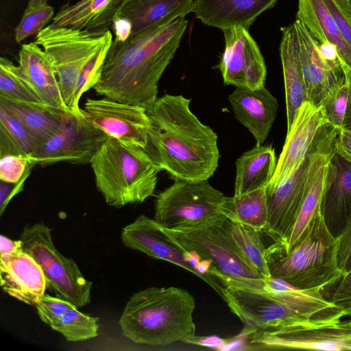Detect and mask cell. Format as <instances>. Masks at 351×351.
Returning <instances> with one entry per match:
<instances>
[{"instance_id":"obj_1","label":"cell","mask_w":351,"mask_h":351,"mask_svg":"<svg viewBox=\"0 0 351 351\" xmlns=\"http://www.w3.org/2000/svg\"><path fill=\"white\" fill-rule=\"evenodd\" d=\"M188 25L185 17L162 21L114 40L101 74L93 88L101 96L150 108L158 99L159 81L171 62Z\"/></svg>"},{"instance_id":"obj_2","label":"cell","mask_w":351,"mask_h":351,"mask_svg":"<svg viewBox=\"0 0 351 351\" xmlns=\"http://www.w3.org/2000/svg\"><path fill=\"white\" fill-rule=\"evenodd\" d=\"M191 101L182 95L165 94L147 109L148 147L160 170L174 180H208L219 165L218 136L192 112Z\"/></svg>"},{"instance_id":"obj_3","label":"cell","mask_w":351,"mask_h":351,"mask_svg":"<svg viewBox=\"0 0 351 351\" xmlns=\"http://www.w3.org/2000/svg\"><path fill=\"white\" fill-rule=\"evenodd\" d=\"M195 298L177 287H149L134 293L119 320L122 334L135 343L165 346L195 335Z\"/></svg>"},{"instance_id":"obj_4","label":"cell","mask_w":351,"mask_h":351,"mask_svg":"<svg viewBox=\"0 0 351 351\" xmlns=\"http://www.w3.org/2000/svg\"><path fill=\"white\" fill-rule=\"evenodd\" d=\"M106 203L121 208L153 195L160 169L150 153L108 136L90 162Z\"/></svg>"},{"instance_id":"obj_5","label":"cell","mask_w":351,"mask_h":351,"mask_svg":"<svg viewBox=\"0 0 351 351\" xmlns=\"http://www.w3.org/2000/svg\"><path fill=\"white\" fill-rule=\"evenodd\" d=\"M337 239L330 232L321 213L304 238L290 251L274 242L266 247L271 276L302 289H321L338 283L343 274L337 261Z\"/></svg>"},{"instance_id":"obj_6","label":"cell","mask_w":351,"mask_h":351,"mask_svg":"<svg viewBox=\"0 0 351 351\" xmlns=\"http://www.w3.org/2000/svg\"><path fill=\"white\" fill-rule=\"evenodd\" d=\"M110 38L112 34L110 29L93 32L51 24L36 36L35 42L53 61L64 100L74 113H82L75 97L83 68Z\"/></svg>"},{"instance_id":"obj_7","label":"cell","mask_w":351,"mask_h":351,"mask_svg":"<svg viewBox=\"0 0 351 351\" xmlns=\"http://www.w3.org/2000/svg\"><path fill=\"white\" fill-rule=\"evenodd\" d=\"M226 219L221 215L196 223L163 228L177 243L195 252L202 259L210 261L224 275L245 286L261 289L265 278L237 250L225 227Z\"/></svg>"},{"instance_id":"obj_8","label":"cell","mask_w":351,"mask_h":351,"mask_svg":"<svg viewBox=\"0 0 351 351\" xmlns=\"http://www.w3.org/2000/svg\"><path fill=\"white\" fill-rule=\"evenodd\" d=\"M339 130L325 123L308 153L292 173L274 186H266L268 219L263 231L274 242L284 243L295 223L318 155L335 147Z\"/></svg>"},{"instance_id":"obj_9","label":"cell","mask_w":351,"mask_h":351,"mask_svg":"<svg viewBox=\"0 0 351 351\" xmlns=\"http://www.w3.org/2000/svg\"><path fill=\"white\" fill-rule=\"evenodd\" d=\"M23 251L40 266L47 285L56 296L77 308L90 302L93 282L84 278L77 263L56 247L51 229L42 222L27 225L20 236Z\"/></svg>"},{"instance_id":"obj_10","label":"cell","mask_w":351,"mask_h":351,"mask_svg":"<svg viewBox=\"0 0 351 351\" xmlns=\"http://www.w3.org/2000/svg\"><path fill=\"white\" fill-rule=\"evenodd\" d=\"M224 196L208 180H175L156 197L154 219L166 228L214 219L222 215L218 206Z\"/></svg>"},{"instance_id":"obj_11","label":"cell","mask_w":351,"mask_h":351,"mask_svg":"<svg viewBox=\"0 0 351 351\" xmlns=\"http://www.w3.org/2000/svg\"><path fill=\"white\" fill-rule=\"evenodd\" d=\"M108 136L86 119L82 110L81 114L66 112L57 132L29 158L42 167L62 162L90 163Z\"/></svg>"},{"instance_id":"obj_12","label":"cell","mask_w":351,"mask_h":351,"mask_svg":"<svg viewBox=\"0 0 351 351\" xmlns=\"http://www.w3.org/2000/svg\"><path fill=\"white\" fill-rule=\"evenodd\" d=\"M251 344L267 349L351 351V319L252 330Z\"/></svg>"},{"instance_id":"obj_13","label":"cell","mask_w":351,"mask_h":351,"mask_svg":"<svg viewBox=\"0 0 351 351\" xmlns=\"http://www.w3.org/2000/svg\"><path fill=\"white\" fill-rule=\"evenodd\" d=\"M293 23L298 36L307 100L318 106L332 89L346 82V67L336 47L319 43L298 19Z\"/></svg>"},{"instance_id":"obj_14","label":"cell","mask_w":351,"mask_h":351,"mask_svg":"<svg viewBox=\"0 0 351 351\" xmlns=\"http://www.w3.org/2000/svg\"><path fill=\"white\" fill-rule=\"evenodd\" d=\"M82 110L86 119L108 136L147 148L151 121L145 108L104 97L88 98Z\"/></svg>"},{"instance_id":"obj_15","label":"cell","mask_w":351,"mask_h":351,"mask_svg":"<svg viewBox=\"0 0 351 351\" xmlns=\"http://www.w3.org/2000/svg\"><path fill=\"white\" fill-rule=\"evenodd\" d=\"M222 32L225 49L218 68L224 84L252 90L265 86V60L248 29L235 26Z\"/></svg>"},{"instance_id":"obj_16","label":"cell","mask_w":351,"mask_h":351,"mask_svg":"<svg viewBox=\"0 0 351 351\" xmlns=\"http://www.w3.org/2000/svg\"><path fill=\"white\" fill-rule=\"evenodd\" d=\"M328 123L322 106L308 100L300 107L277 161L275 173L267 186H274L302 163L320 128Z\"/></svg>"},{"instance_id":"obj_17","label":"cell","mask_w":351,"mask_h":351,"mask_svg":"<svg viewBox=\"0 0 351 351\" xmlns=\"http://www.w3.org/2000/svg\"><path fill=\"white\" fill-rule=\"evenodd\" d=\"M13 68L43 104L62 112L71 111L64 100L51 57L35 41L21 46L19 64Z\"/></svg>"},{"instance_id":"obj_18","label":"cell","mask_w":351,"mask_h":351,"mask_svg":"<svg viewBox=\"0 0 351 351\" xmlns=\"http://www.w3.org/2000/svg\"><path fill=\"white\" fill-rule=\"evenodd\" d=\"M121 239L128 248L175 264L201 279L196 269L186 261L187 250L173 241L154 218L139 215L123 228Z\"/></svg>"},{"instance_id":"obj_19","label":"cell","mask_w":351,"mask_h":351,"mask_svg":"<svg viewBox=\"0 0 351 351\" xmlns=\"http://www.w3.org/2000/svg\"><path fill=\"white\" fill-rule=\"evenodd\" d=\"M321 214L336 238L351 215V162L335 148L327 165Z\"/></svg>"},{"instance_id":"obj_20","label":"cell","mask_w":351,"mask_h":351,"mask_svg":"<svg viewBox=\"0 0 351 351\" xmlns=\"http://www.w3.org/2000/svg\"><path fill=\"white\" fill-rule=\"evenodd\" d=\"M236 119L252 134L256 145L267 139L277 116L278 102L265 87H236L228 96Z\"/></svg>"},{"instance_id":"obj_21","label":"cell","mask_w":351,"mask_h":351,"mask_svg":"<svg viewBox=\"0 0 351 351\" xmlns=\"http://www.w3.org/2000/svg\"><path fill=\"white\" fill-rule=\"evenodd\" d=\"M0 282L8 295L32 306L47 287L40 266L24 251L0 256Z\"/></svg>"},{"instance_id":"obj_22","label":"cell","mask_w":351,"mask_h":351,"mask_svg":"<svg viewBox=\"0 0 351 351\" xmlns=\"http://www.w3.org/2000/svg\"><path fill=\"white\" fill-rule=\"evenodd\" d=\"M278 0H195L193 12L204 24L221 30L235 26L247 29Z\"/></svg>"},{"instance_id":"obj_23","label":"cell","mask_w":351,"mask_h":351,"mask_svg":"<svg viewBox=\"0 0 351 351\" xmlns=\"http://www.w3.org/2000/svg\"><path fill=\"white\" fill-rule=\"evenodd\" d=\"M126 0H80L63 5L54 15L51 25L93 32L112 27L114 18Z\"/></svg>"},{"instance_id":"obj_24","label":"cell","mask_w":351,"mask_h":351,"mask_svg":"<svg viewBox=\"0 0 351 351\" xmlns=\"http://www.w3.org/2000/svg\"><path fill=\"white\" fill-rule=\"evenodd\" d=\"M280 45L287 109V130L302 104L307 100L300 56L298 36L294 23L281 29Z\"/></svg>"},{"instance_id":"obj_25","label":"cell","mask_w":351,"mask_h":351,"mask_svg":"<svg viewBox=\"0 0 351 351\" xmlns=\"http://www.w3.org/2000/svg\"><path fill=\"white\" fill-rule=\"evenodd\" d=\"M194 8L195 0H126L114 19L128 21L133 34L165 20L185 17Z\"/></svg>"},{"instance_id":"obj_26","label":"cell","mask_w":351,"mask_h":351,"mask_svg":"<svg viewBox=\"0 0 351 351\" xmlns=\"http://www.w3.org/2000/svg\"><path fill=\"white\" fill-rule=\"evenodd\" d=\"M335 148L321 152L317 158L295 223L284 243H280L287 252L304 238L314 219L321 213L327 165Z\"/></svg>"},{"instance_id":"obj_27","label":"cell","mask_w":351,"mask_h":351,"mask_svg":"<svg viewBox=\"0 0 351 351\" xmlns=\"http://www.w3.org/2000/svg\"><path fill=\"white\" fill-rule=\"evenodd\" d=\"M277 161L271 145H256L235 162L234 195L266 187L276 171Z\"/></svg>"},{"instance_id":"obj_28","label":"cell","mask_w":351,"mask_h":351,"mask_svg":"<svg viewBox=\"0 0 351 351\" xmlns=\"http://www.w3.org/2000/svg\"><path fill=\"white\" fill-rule=\"evenodd\" d=\"M0 107L18 119L33 138L37 150L58 130L64 114L42 103H26L0 97Z\"/></svg>"},{"instance_id":"obj_29","label":"cell","mask_w":351,"mask_h":351,"mask_svg":"<svg viewBox=\"0 0 351 351\" xmlns=\"http://www.w3.org/2000/svg\"><path fill=\"white\" fill-rule=\"evenodd\" d=\"M296 16L319 43L336 47L346 69H351V50L323 0H299Z\"/></svg>"},{"instance_id":"obj_30","label":"cell","mask_w":351,"mask_h":351,"mask_svg":"<svg viewBox=\"0 0 351 351\" xmlns=\"http://www.w3.org/2000/svg\"><path fill=\"white\" fill-rule=\"evenodd\" d=\"M218 211L232 222L263 232L268 219L266 187L240 195L224 196Z\"/></svg>"},{"instance_id":"obj_31","label":"cell","mask_w":351,"mask_h":351,"mask_svg":"<svg viewBox=\"0 0 351 351\" xmlns=\"http://www.w3.org/2000/svg\"><path fill=\"white\" fill-rule=\"evenodd\" d=\"M224 225L240 254L263 278L270 277L265 258L266 247L261 239V232L228 219H225Z\"/></svg>"},{"instance_id":"obj_32","label":"cell","mask_w":351,"mask_h":351,"mask_svg":"<svg viewBox=\"0 0 351 351\" xmlns=\"http://www.w3.org/2000/svg\"><path fill=\"white\" fill-rule=\"evenodd\" d=\"M36 151L33 138L22 123L0 107V156L12 154L30 157Z\"/></svg>"},{"instance_id":"obj_33","label":"cell","mask_w":351,"mask_h":351,"mask_svg":"<svg viewBox=\"0 0 351 351\" xmlns=\"http://www.w3.org/2000/svg\"><path fill=\"white\" fill-rule=\"evenodd\" d=\"M99 317L84 314L77 308L64 313L51 326L68 341H81L98 335Z\"/></svg>"},{"instance_id":"obj_34","label":"cell","mask_w":351,"mask_h":351,"mask_svg":"<svg viewBox=\"0 0 351 351\" xmlns=\"http://www.w3.org/2000/svg\"><path fill=\"white\" fill-rule=\"evenodd\" d=\"M13 67L14 63L8 58H0V97L21 102L42 103Z\"/></svg>"},{"instance_id":"obj_35","label":"cell","mask_w":351,"mask_h":351,"mask_svg":"<svg viewBox=\"0 0 351 351\" xmlns=\"http://www.w3.org/2000/svg\"><path fill=\"white\" fill-rule=\"evenodd\" d=\"M53 8L48 4L35 8H26L22 19L15 29V40L20 43L27 37L37 34L53 20Z\"/></svg>"},{"instance_id":"obj_36","label":"cell","mask_w":351,"mask_h":351,"mask_svg":"<svg viewBox=\"0 0 351 351\" xmlns=\"http://www.w3.org/2000/svg\"><path fill=\"white\" fill-rule=\"evenodd\" d=\"M112 41V38L106 41L83 68L75 92V99L77 107L80 108L79 102L82 95L93 88L99 81Z\"/></svg>"},{"instance_id":"obj_37","label":"cell","mask_w":351,"mask_h":351,"mask_svg":"<svg viewBox=\"0 0 351 351\" xmlns=\"http://www.w3.org/2000/svg\"><path fill=\"white\" fill-rule=\"evenodd\" d=\"M348 99V86L346 81L332 89L320 104L324 108L328 123L339 130L343 128Z\"/></svg>"},{"instance_id":"obj_38","label":"cell","mask_w":351,"mask_h":351,"mask_svg":"<svg viewBox=\"0 0 351 351\" xmlns=\"http://www.w3.org/2000/svg\"><path fill=\"white\" fill-rule=\"evenodd\" d=\"M35 166L29 157L8 154L0 156V180L18 182Z\"/></svg>"},{"instance_id":"obj_39","label":"cell","mask_w":351,"mask_h":351,"mask_svg":"<svg viewBox=\"0 0 351 351\" xmlns=\"http://www.w3.org/2000/svg\"><path fill=\"white\" fill-rule=\"evenodd\" d=\"M35 306L40 319L51 326L67 311L77 308L72 303L58 296L53 297L46 293L39 297Z\"/></svg>"},{"instance_id":"obj_40","label":"cell","mask_w":351,"mask_h":351,"mask_svg":"<svg viewBox=\"0 0 351 351\" xmlns=\"http://www.w3.org/2000/svg\"><path fill=\"white\" fill-rule=\"evenodd\" d=\"M351 50V14L345 0H323Z\"/></svg>"},{"instance_id":"obj_41","label":"cell","mask_w":351,"mask_h":351,"mask_svg":"<svg viewBox=\"0 0 351 351\" xmlns=\"http://www.w3.org/2000/svg\"><path fill=\"white\" fill-rule=\"evenodd\" d=\"M337 239L338 265L343 276L351 269V215Z\"/></svg>"},{"instance_id":"obj_42","label":"cell","mask_w":351,"mask_h":351,"mask_svg":"<svg viewBox=\"0 0 351 351\" xmlns=\"http://www.w3.org/2000/svg\"><path fill=\"white\" fill-rule=\"evenodd\" d=\"M330 301L342 308L351 317V269L338 282Z\"/></svg>"},{"instance_id":"obj_43","label":"cell","mask_w":351,"mask_h":351,"mask_svg":"<svg viewBox=\"0 0 351 351\" xmlns=\"http://www.w3.org/2000/svg\"><path fill=\"white\" fill-rule=\"evenodd\" d=\"M27 173L18 182H8L0 180V215H2L11 199L23 190L25 182L30 175Z\"/></svg>"},{"instance_id":"obj_44","label":"cell","mask_w":351,"mask_h":351,"mask_svg":"<svg viewBox=\"0 0 351 351\" xmlns=\"http://www.w3.org/2000/svg\"><path fill=\"white\" fill-rule=\"evenodd\" d=\"M335 149L351 162V131L343 128L339 130Z\"/></svg>"},{"instance_id":"obj_45","label":"cell","mask_w":351,"mask_h":351,"mask_svg":"<svg viewBox=\"0 0 351 351\" xmlns=\"http://www.w3.org/2000/svg\"><path fill=\"white\" fill-rule=\"evenodd\" d=\"M23 251V243L19 240H12L1 234L0 236V254L1 255L14 254Z\"/></svg>"},{"instance_id":"obj_46","label":"cell","mask_w":351,"mask_h":351,"mask_svg":"<svg viewBox=\"0 0 351 351\" xmlns=\"http://www.w3.org/2000/svg\"><path fill=\"white\" fill-rule=\"evenodd\" d=\"M184 342L216 348L221 347L224 344V341L217 337H199L196 335L186 339Z\"/></svg>"},{"instance_id":"obj_47","label":"cell","mask_w":351,"mask_h":351,"mask_svg":"<svg viewBox=\"0 0 351 351\" xmlns=\"http://www.w3.org/2000/svg\"><path fill=\"white\" fill-rule=\"evenodd\" d=\"M346 77L348 86V99L344 116L343 129L351 131V69H346Z\"/></svg>"},{"instance_id":"obj_48","label":"cell","mask_w":351,"mask_h":351,"mask_svg":"<svg viewBox=\"0 0 351 351\" xmlns=\"http://www.w3.org/2000/svg\"><path fill=\"white\" fill-rule=\"evenodd\" d=\"M48 0H29L27 3V8H35L47 4Z\"/></svg>"},{"instance_id":"obj_49","label":"cell","mask_w":351,"mask_h":351,"mask_svg":"<svg viewBox=\"0 0 351 351\" xmlns=\"http://www.w3.org/2000/svg\"><path fill=\"white\" fill-rule=\"evenodd\" d=\"M348 10L351 14V0H345Z\"/></svg>"}]
</instances>
